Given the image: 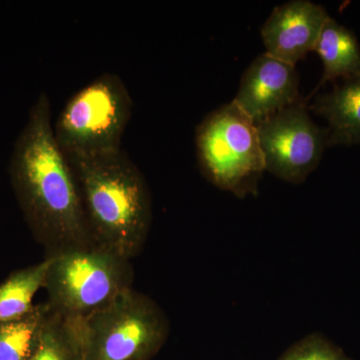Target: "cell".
I'll list each match as a JSON object with an SVG mask.
<instances>
[{"instance_id": "cell-1", "label": "cell", "mask_w": 360, "mask_h": 360, "mask_svg": "<svg viewBox=\"0 0 360 360\" xmlns=\"http://www.w3.org/2000/svg\"><path fill=\"white\" fill-rule=\"evenodd\" d=\"M9 175L26 224L46 257L94 243L77 176L54 136L51 101L44 92L14 143Z\"/></svg>"}, {"instance_id": "cell-2", "label": "cell", "mask_w": 360, "mask_h": 360, "mask_svg": "<svg viewBox=\"0 0 360 360\" xmlns=\"http://www.w3.org/2000/svg\"><path fill=\"white\" fill-rule=\"evenodd\" d=\"M68 160L92 243L131 260L146 245L153 219L150 193L141 170L122 149Z\"/></svg>"}, {"instance_id": "cell-3", "label": "cell", "mask_w": 360, "mask_h": 360, "mask_svg": "<svg viewBox=\"0 0 360 360\" xmlns=\"http://www.w3.org/2000/svg\"><path fill=\"white\" fill-rule=\"evenodd\" d=\"M49 258L46 304L63 316L84 319L134 288L130 259L103 246H78Z\"/></svg>"}, {"instance_id": "cell-4", "label": "cell", "mask_w": 360, "mask_h": 360, "mask_svg": "<svg viewBox=\"0 0 360 360\" xmlns=\"http://www.w3.org/2000/svg\"><path fill=\"white\" fill-rule=\"evenodd\" d=\"M160 305L134 288L82 319L85 360H151L169 335Z\"/></svg>"}, {"instance_id": "cell-5", "label": "cell", "mask_w": 360, "mask_h": 360, "mask_svg": "<svg viewBox=\"0 0 360 360\" xmlns=\"http://www.w3.org/2000/svg\"><path fill=\"white\" fill-rule=\"evenodd\" d=\"M132 112V98L122 78L103 73L77 91L53 124L56 141L68 158L120 150Z\"/></svg>"}, {"instance_id": "cell-6", "label": "cell", "mask_w": 360, "mask_h": 360, "mask_svg": "<svg viewBox=\"0 0 360 360\" xmlns=\"http://www.w3.org/2000/svg\"><path fill=\"white\" fill-rule=\"evenodd\" d=\"M196 153L202 174L238 198L255 193L265 172L257 127L233 103L206 116L196 129Z\"/></svg>"}, {"instance_id": "cell-7", "label": "cell", "mask_w": 360, "mask_h": 360, "mask_svg": "<svg viewBox=\"0 0 360 360\" xmlns=\"http://www.w3.org/2000/svg\"><path fill=\"white\" fill-rule=\"evenodd\" d=\"M265 170L290 184H302L321 162L328 131L310 117L304 101L257 124Z\"/></svg>"}, {"instance_id": "cell-8", "label": "cell", "mask_w": 360, "mask_h": 360, "mask_svg": "<svg viewBox=\"0 0 360 360\" xmlns=\"http://www.w3.org/2000/svg\"><path fill=\"white\" fill-rule=\"evenodd\" d=\"M298 89L295 66L265 52L246 70L232 103L257 124L302 101Z\"/></svg>"}, {"instance_id": "cell-9", "label": "cell", "mask_w": 360, "mask_h": 360, "mask_svg": "<svg viewBox=\"0 0 360 360\" xmlns=\"http://www.w3.org/2000/svg\"><path fill=\"white\" fill-rule=\"evenodd\" d=\"M328 18L324 7L307 0L276 7L262 28L266 53L295 66L314 51Z\"/></svg>"}, {"instance_id": "cell-10", "label": "cell", "mask_w": 360, "mask_h": 360, "mask_svg": "<svg viewBox=\"0 0 360 360\" xmlns=\"http://www.w3.org/2000/svg\"><path fill=\"white\" fill-rule=\"evenodd\" d=\"M311 110L328 123V146L360 143V75L317 97Z\"/></svg>"}, {"instance_id": "cell-11", "label": "cell", "mask_w": 360, "mask_h": 360, "mask_svg": "<svg viewBox=\"0 0 360 360\" xmlns=\"http://www.w3.org/2000/svg\"><path fill=\"white\" fill-rule=\"evenodd\" d=\"M323 63L321 82L316 91L329 80L360 75V47L354 33L329 16L314 51Z\"/></svg>"}, {"instance_id": "cell-12", "label": "cell", "mask_w": 360, "mask_h": 360, "mask_svg": "<svg viewBox=\"0 0 360 360\" xmlns=\"http://www.w3.org/2000/svg\"><path fill=\"white\" fill-rule=\"evenodd\" d=\"M51 258L14 270L0 283V321H13L32 314L35 309L33 298L40 288H44Z\"/></svg>"}, {"instance_id": "cell-13", "label": "cell", "mask_w": 360, "mask_h": 360, "mask_svg": "<svg viewBox=\"0 0 360 360\" xmlns=\"http://www.w3.org/2000/svg\"><path fill=\"white\" fill-rule=\"evenodd\" d=\"M30 360H85L82 319H70L49 309Z\"/></svg>"}, {"instance_id": "cell-14", "label": "cell", "mask_w": 360, "mask_h": 360, "mask_svg": "<svg viewBox=\"0 0 360 360\" xmlns=\"http://www.w3.org/2000/svg\"><path fill=\"white\" fill-rule=\"evenodd\" d=\"M46 302L35 305L32 314L13 321H0V360L32 359L49 314Z\"/></svg>"}, {"instance_id": "cell-15", "label": "cell", "mask_w": 360, "mask_h": 360, "mask_svg": "<svg viewBox=\"0 0 360 360\" xmlns=\"http://www.w3.org/2000/svg\"><path fill=\"white\" fill-rule=\"evenodd\" d=\"M279 360H354L326 336L311 333L291 345Z\"/></svg>"}]
</instances>
